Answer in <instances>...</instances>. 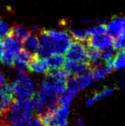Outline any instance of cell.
Returning <instances> with one entry per match:
<instances>
[{
	"label": "cell",
	"instance_id": "cell-1",
	"mask_svg": "<svg viewBox=\"0 0 125 126\" xmlns=\"http://www.w3.org/2000/svg\"><path fill=\"white\" fill-rule=\"evenodd\" d=\"M0 117L4 126H30L33 119V112L22 109L15 101L10 109Z\"/></svg>",
	"mask_w": 125,
	"mask_h": 126
},
{
	"label": "cell",
	"instance_id": "cell-2",
	"mask_svg": "<svg viewBox=\"0 0 125 126\" xmlns=\"http://www.w3.org/2000/svg\"><path fill=\"white\" fill-rule=\"evenodd\" d=\"M69 107V105L58 104L55 108L39 113L38 118L45 126H58L67 122Z\"/></svg>",
	"mask_w": 125,
	"mask_h": 126
},
{
	"label": "cell",
	"instance_id": "cell-3",
	"mask_svg": "<svg viewBox=\"0 0 125 126\" xmlns=\"http://www.w3.org/2000/svg\"><path fill=\"white\" fill-rule=\"evenodd\" d=\"M11 88L14 95L19 99L32 98L35 93L34 81L25 74L20 75L14 81Z\"/></svg>",
	"mask_w": 125,
	"mask_h": 126
},
{
	"label": "cell",
	"instance_id": "cell-4",
	"mask_svg": "<svg viewBox=\"0 0 125 126\" xmlns=\"http://www.w3.org/2000/svg\"><path fill=\"white\" fill-rule=\"evenodd\" d=\"M44 31L50 37L55 53L66 52L72 42V37L70 33L65 31H59L56 29H48Z\"/></svg>",
	"mask_w": 125,
	"mask_h": 126
},
{
	"label": "cell",
	"instance_id": "cell-5",
	"mask_svg": "<svg viewBox=\"0 0 125 126\" xmlns=\"http://www.w3.org/2000/svg\"><path fill=\"white\" fill-rule=\"evenodd\" d=\"M15 101L12 88L8 83L0 84V116L5 113Z\"/></svg>",
	"mask_w": 125,
	"mask_h": 126
},
{
	"label": "cell",
	"instance_id": "cell-6",
	"mask_svg": "<svg viewBox=\"0 0 125 126\" xmlns=\"http://www.w3.org/2000/svg\"><path fill=\"white\" fill-rule=\"evenodd\" d=\"M113 37L108 33H100V34L91 35L87 40L88 47H92L99 51H104L105 49L111 47L113 43Z\"/></svg>",
	"mask_w": 125,
	"mask_h": 126
},
{
	"label": "cell",
	"instance_id": "cell-7",
	"mask_svg": "<svg viewBox=\"0 0 125 126\" xmlns=\"http://www.w3.org/2000/svg\"><path fill=\"white\" fill-rule=\"evenodd\" d=\"M68 59L74 61H86L87 59V47L81 41L71 42L69 47L66 51Z\"/></svg>",
	"mask_w": 125,
	"mask_h": 126
},
{
	"label": "cell",
	"instance_id": "cell-8",
	"mask_svg": "<svg viewBox=\"0 0 125 126\" xmlns=\"http://www.w3.org/2000/svg\"><path fill=\"white\" fill-rule=\"evenodd\" d=\"M63 66H64V70L68 72L69 75H73L75 76L87 73L91 69V64L88 62L74 61L69 59H68V61H65Z\"/></svg>",
	"mask_w": 125,
	"mask_h": 126
},
{
	"label": "cell",
	"instance_id": "cell-9",
	"mask_svg": "<svg viewBox=\"0 0 125 126\" xmlns=\"http://www.w3.org/2000/svg\"><path fill=\"white\" fill-rule=\"evenodd\" d=\"M106 33L111 37H117L125 33V16L117 17L106 23Z\"/></svg>",
	"mask_w": 125,
	"mask_h": 126
},
{
	"label": "cell",
	"instance_id": "cell-10",
	"mask_svg": "<svg viewBox=\"0 0 125 126\" xmlns=\"http://www.w3.org/2000/svg\"><path fill=\"white\" fill-rule=\"evenodd\" d=\"M28 69L30 71L37 74H46L49 70V65L47 63L46 58H40L37 55H34L29 61Z\"/></svg>",
	"mask_w": 125,
	"mask_h": 126
},
{
	"label": "cell",
	"instance_id": "cell-11",
	"mask_svg": "<svg viewBox=\"0 0 125 126\" xmlns=\"http://www.w3.org/2000/svg\"><path fill=\"white\" fill-rule=\"evenodd\" d=\"M3 47H4V52L11 55L15 58V55L22 50V44L21 41L14 38L11 35H9L3 40Z\"/></svg>",
	"mask_w": 125,
	"mask_h": 126
},
{
	"label": "cell",
	"instance_id": "cell-12",
	"mask_svg": "<svg viewBox=\"0 0 125 126\" xmlns=\"http://www.w3.org/2000/svg\"><path fill=\"white\" fill-rule=\"evenodd\" d=\"M23 49L28 51L33 55H36L37 51L40 48V39L35 34H29L25 40H23Z\"/></svg>",
	"mask_w": 125,
	"mask_h": 126
},
{
	"label": "cell",
	"instance_id": "cell-13",
	"mask_svg": "<svg viewBox=\"0 0 125 126\" xmlns=\"http://www.w3.org/2000/svg\"><path fill=\"white\" fill-rule=\"evenodd\" d=\"M91 69H92L91 74H92L93 79L94 81H99V80L105 78V76H107L111 72V70L110 69H108L105 66V63L102 65L101 63L93 65V67H91Z\"/></svg>",
	"mask_w": 125,
	"mask_h": 126
},
{
	"label": "cell",
	"instance_id": "cell-14",
	"mask_svg": "<svg viewBox=\"0 0 125 126\" xmlns=\"http://www.w3.org/2000/svg\"><path fill=\"white\" fill-rule=\"evenodd\" d=\"M47 63L51 69H60L65 63V57L63 53H52L46 58Z\"/></svg>",
	"mask_w": 125,
	"mask_h": 126
},
{
	"label": "cell",
	"instance_id": "cell-15",
	"mask_svg": "<svg viewBox=\"0 0 125 126\" xmlns=\"http://www.w3.org/2000/svg\"><path fill=\"white\" fill-rule=\"evenodd\" d=\"M29 34H30V31H29L26 27H24L22 25H15L11 28L10 35H11L14 38H15L16 40H18L19 41L22 42V41H23Z\"/></svg>",
	"mask_w": 125,
	"mask_h": 126
},
{
	"label": "cell",
	"instance_id": "cell-16",
	"mask_svg": "<svg viewBox=\"0 0 125 126\" xmlns=\"http://www.w3.org/2000/svg\"><path fill=\"white\" fill-rule=\"evenodd\" d=\"M77 92H78V90H76V89L66 88L62 93L59 94V95L57 96L59 104L69 105L72 100H73L75 95H76Z\"/></svg>",
	"mask_w": 125,
	"mask_h": 126
},
{
	"label": "cell",
	"instance_id": "cell-17",
	"mask_svg": "<svg viewBox=\"0 0 125 126\" xmlns=\"http://www.w3.org/2000/svg\"><path fill=\"white\" fill-rule=\"evenodd\" d=\"M87 58L89 60V63L92 65L101 63L102 52L96 48L92 47H87Z\"/></svg>",
	"mask_w": 125,
	"mask_h": 126
},
{
	"label": "cell",
	"instance_id": "cell-18",
	"mask_svg": "<svg viewBox=\"0 0 125 126\" xmlns=\"http://www.w3.org/2000/svg\"><path fill=\"white\" fill-rule=\"evenodd\" d=\"M47 79L54 80V81H67L69 78V74L65 70L60 69H51L47 72Z\"/></svg>",
	"mask_w": 125,
	"mask_h": 126
},
{
	"label": "cell",
	"instance_id": "cell-19",
	"mask_svg": "<svg viewBox=\"0 0 125 126\" xmlns=\"http://www.w3.org/2000/svg\"><path fill=\"white\" fill-rule=\"evenodd\" d=\"M77 78V82H78L79 89H85L88 86H90L93 81V76L90 72H87L82 75L78 76Z\"/></svg>",
	"mask_w": 125,
	"mask_h": 126
},
{
	"label": "cell",
	"instance_id": "cell-20",
	"mask_svg": "<svg viewBox=\"0 0 125 126\" xmlns=\"http://www.w3.org/2000/svg\"><path fill=\"white\" fill-rule=\"evenodd\" d=\"M113 69H115V70L125 69V49L120 50L114 56Z\"/></svg>",
	"mask_w": 125,
	"mask_h": 126
},
{
	"label": "cell",
	"instance_id": "cell-21",
	"mask_svg": "<svg viewBox=\"0 0 125 126\" xmlns=\"http://www.w3.org/2000/svg\"><path fill=\"white\" fill-rule=\"evenodd\" d=\"M69 33L72 38H74L77 41H87L88 39V34L87 33V30L79 29V28H70Z\"/></svg>",
	"mask_w": 125,
	"mask_h": 126
},
{
	"label": "cell",
	"instance_id": "cell-22",
	"mask_svg": "<svg viewBox=\"0 0 125 126\" xmlns=\"http://www.w3.org/2000/svg\"><path fill=\"white\" fill-rule=\"evenodd\" d=\"M113 48L117 51L124 50L125 49V33H121L115 37V40H113Z\"/></svg>",
	"mask_w": 125,
	"mask_h": 126
},
{
	"label": "cell",
	"instance_id": "cell-23",
	"mask_svg": "<svg viewBox=\"0 0 125 126\" xmlns=\"http://www.w3.org/2000/svg\"><path fill=\"white\" fill-rule=\"evenodd\" d=\"M87 33L88 36L100 34V33H106V25L105 24H98L95 27H91V28L87 29Z\"/></svg>",
	"mask_w": 125,
	"mask_h": 126
},
{
	"label": "cell",
	"instance_id": "cell-24",
	"mask_svg": "<svg viewBox=\"0 0 125 126\" xmlns=\"http://www.w3.org/2000/svg\"><path fill=\"white\" fill-rule=\"evenodd\" d=\"M11 28L4 21L0 20V39H4L10 34Z\"/></svg>",
	"mask_w": 125,
	"mask_h": 126
},
{
	"label": "cell",
	"instance_id": "cell-25",
	"mask_svg": "<svg viewBox=\"0 0 125 126\" xmlns=\"http://www.w3.org/2000/svg\"><path fill=\"white\" fill-rule=\"evenodd\" d=\"M103 98V96H102L101 93L100 92H98V93H95L94 94H93L92 96L90 97L89 99H87V102H86V106H93V105H94L95 103L98 102V101L100 100V99Z\"/></svg>",
	"mask_w": 125,
	"mask_h": 126
},
{
	"label": "cell",
	"instance_id": "cell-26",
	"mask_svg": "<svg viewBox=\"0 0 125 126\" xmlns=\"http://www.w3.org/2000/svg\"><path fill=\"white\" fill-rule=\"evenodd\" d=\"M114 56H115V49L114 48L109 47V48L104 50L102 52V59H104V61L108 59H113Z\"/></svg>",
	"mask_w": 125,
	"mask_h": 126
},
{
	"label": "cell",
	"instance_id": "cell-27",
	"mask_svg": "<svg viewBox=\"0 0 125 126\" xmlns=\"http://www.w3.org/2000/svg\"><path fill=\"white\" fill-rule=\"evenodd\" d=\"M30 126H44V125L40 122V120L37 118H33Z\"/></svg>",
	"mask_w": 125,
	"mask_h": 126
},
{
	"label": "cell",
	"instance_id": "cell-28",
	"mask_svg": "<svg viewBox=\"0 0 125 126\" xmlns=\"http://www.w3.org/2000/svg\"><path fill=\"white\" fill-rule=\"evenodd\" d=\"M75 126H84V122L82 118L81 117H76L75 118Z\"/></svg>",
	"mask_w": 125,
	"mask_h": 126
},
{
	"label": "cell",
	"instance_id": "cell-29",
	"mask_svg": "<svg viewBox=\"0 0 125 126\" xmlns=\"http://www.w3.org/2000/svg\"><path fill=\"white\" fill-rule=\"evenodd\" d=\"M3 51H4V47H3V41L2 40V39H0V59H1L2 56H3Z\"/></svg>",
	"mask_w": 125,
	"mask_h": 126
},
{
	"label": "cell",
	"instance_id": "cell-30",
	"mask_svg": "<svg viewBox=\"0 0 125 126\" xmlns=\"http://www.w3.org/2000/svg\"><path fill=\"white\" fill-rule=\"evenodd\" d=\"M120 84H121V87L125 90V74L122 75V77L120 79Z\"/></svg>",
	"mask_w": 125,
	"mask_h": 126
},
{
	"label": "cell",
	"instance_id": "cell-31",
	"mask_svg": "<svg viewBox=\"0 0 125 126\" xmlns=\"http://www.w3.org/2000/svg\"><path fill=\"white\" fill-rule=\"evenodd\" d=\"M4 82H5V78L3 74H2L1 70H0V84H3V83H4Z\"/></svg>",
	"mask_w": 125,
	"mask_h": 126
},
{
	"label": "cell",
	"instance_id": "cell-32",
	"mask_svg": "<svg viewBox=\"0 0 125 126\" xmlns=\"http://www.w3.org/2000/svg\"><path fill=\"white\" fill-rule=\"evenodd\" d=\"M58 126H68V124H67V122H64V123L61 124V125H59Z\"/></svg>",
	"mask_w": 125,
	"mask_h": 126
}]
</instances>
